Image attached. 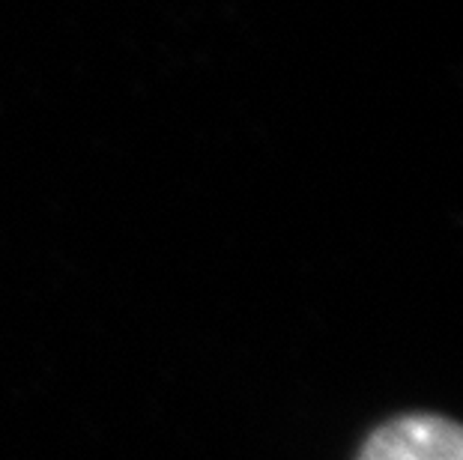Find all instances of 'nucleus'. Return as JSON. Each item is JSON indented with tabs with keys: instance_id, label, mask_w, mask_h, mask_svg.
<instances>
[{
	"instance_id": "nucleus-1",
	"label": "nucleus",
	"mask_w": 463,
	"mask_h": 460,
	"mask_svg": "<svg viewBox=\"0 0 463 460\" xmlns=\"http://www.w3.org/2000/svg\"><path fill=\"white\" fill-rule=\"evenodd\" d=\"M356 460H463V425L430 413L398 416L364 439Z\"/></svg>"
}]
</instances>
